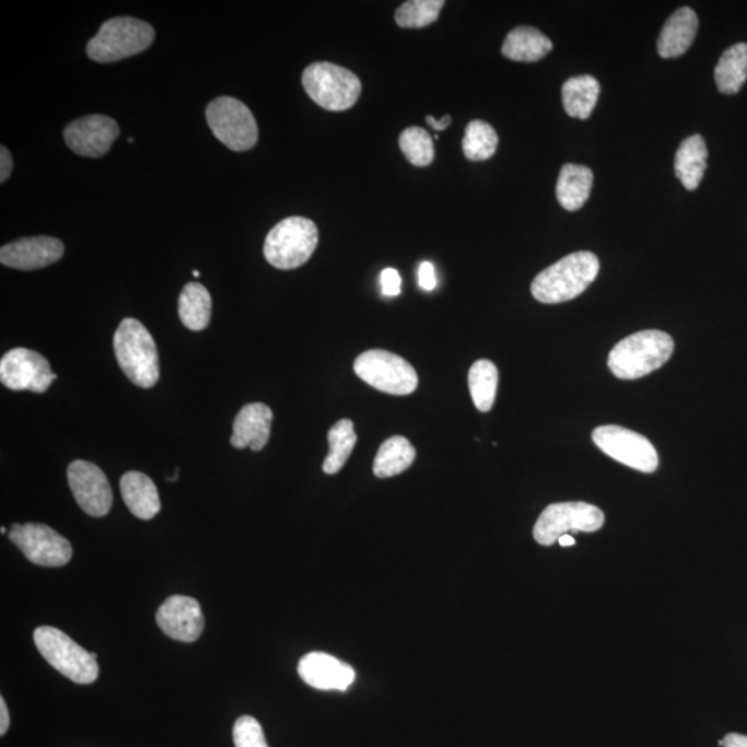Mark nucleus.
Masks as SVG:
<instances>
[{"label":"nucleus","mask_w":747,"mask_h":747,"mask_svg":"<svg viewBox=\"0 0 747 747\" xmlns=\"http://www.w3.org/2000/svg\"><path fill=\"white\" fill-rule=\"evenodd\" d=\"M674 352V339L660 330L635 332L610 350L608 365L615 377L639 380L660 370Z\"/></svg>","instance_id":"2"},{"label":"nucleus","mask_w":747,"mask_h":747,"mask_svg":"<svg viewBox=\"0 0 747 747\" xmlns=\"http://www.w3.org/2000/svg\"><path fill=\"white\" fill-rule=\"evenodd\" d=\"M443 0H412L396 10L395 20L401 28H424L435 23L441 14Z\"/></svg>","instance_id":"32"},{"label":"nucleus","mask_w":747,"mask_h":747,"mask_svg":"<svg viewBox=\"0 0 747 747\" xmlns=\"http://www.w3.org/2000/svg\"><path fill=\"white\" fill-rule=\"evenodd\" d=\"M119 136L117 121L107 115L93 114L68 124L65 140L75 154L101 159L112 149Z\"/></svg>","instance_id":"15"},{"label":"nucleus","mask_w":747,"mask_h":747,"mask_svg":"<svg viewBox=\"0 0 747 747\" xmlns=\"http://www.w3.org/2000/svg\"><path fill=\"white\" fill-rule=\"evenodd\" d=\"M594 175L588 166L567 164L559 172L557 198L567 211H577L592 195Z\"/></svg>","instance_id":"23"},{"label":"nucleus","mask_w":747,"mask_h":747,"mask_svg":"<svg viewBox=\"0 0 747 747\" xmlns=\"http://www.w3.org/2000/svg\"><path fill=\"white\" fill-rule=\"evenodd\" d=\"M418 284L425 291H433L436 289L437 281L435 269H433L431 262H422L420 265V269H418Z\"/></svg>","instance_id":"36"},{"label":"nucleus","mask_w":747,"mask_h":747,"mask_svg":"<svg viewBox=\"0 0 747 747\" xmlns=\"http://www.w3.org/2000/svg\"><path fill=\"white\" fill-rule=\"evenodd\" d=\"M297 673L307 686L320 691H347L357 678V673L347 663L323 652L303 656Z\"/></svg>","instance_id":"18"},{"label":"nucleus","mask_w":747,"mask_h":747,"mask_svg":"<svg viewBox=\"0 0 747 747\" xmlns=\"http://www.w3.org/2000/svg\"><path fill=\"white\" fill-rule=\"evenodd\" d=\"M9 727H10V715H9L7 702H4L3 698H0V735L3 736L4 734H7Z\"/></svg>","instance_id":"39"},{"label":"nucleus","mask_w":747,"mask_h":747,"mask_svg":"<svg viewBox=\"0 0 747 747\" xmlns=\"http://www.w3.org/2000/svg\"><path fill=\"white\" fill-rule=\"evenodd\" d=\"M721 747H747V736L742 734H728L719 742Z\"/></svg>","instance_id":"38"},{"label":"nucleus","mask_w":747,"mask_h":747,"mask_svg":"<svg viewBox=\"0 0 747 747\" xmlns=\"http://www.w3.org/2000/svg\"><path fill=\"white\" fill-rule=\"evenodd\" d=\"M558 542L562 547H571V546L576 545V541H574V539L571 535H563V536L559 537Z\"/></svg>","instance_id":"41"},{"label":"nucleus","mask_w":747,"mask_h":747,"mask_svg":"<svg viewBox=\"0 0 747 747\" xmlns=\"http://www.w3.org/2000/svg\"><path fill=\"white\" fill-rule=\"evenodd\" d=\"M233 739L236 747H269L262 727L250 715H243L236 721Z\"/></svg>","instance_id":"34"},{"label":"nucleus","mask_w":747,"mask_h":747,"mask_svg":"<svg viewBox=\"0 0 747 747\" xmlns=\"http://www.w3.org/2000/svg\"><path fill=\"white\" fill-rule=\"evenodd\" d=\"M552 50V42L541 31L533 27H518L511 31L504 40L503 55L506 59L521 62H535Z\"/></svg>","instance_id":"24"},{"label":"nucleus","mask_w":747,"mask_h":747,"mask_svg":"<svg viewBox=\"0 0 747 747\" xmlns=\"http://www.w3.org/2000/svg\"><path fill=\"white\" fill-rule=\"evenodd\" d=\"M68 483L72 494L87 515L102 518L112 510L113 490L106 474L97 465L77 459L68 467Z\"/></svg>","instance_id":"14"},{"label":"nucleus","mask_w":747,"mask_h":747,"mask_svg":"<svg viewBox=\"0 0 747 747\" xmlns=\"http://www.w3.org/2000/svg\"><path fill=\"white\" fill-rule=\"evenodd\" d=\"M499 370L490 360H478L468 373V386L475 407L479 411L492 410L498 394Z\"/></svg>","instance_id":"29"},{"label":"nucleus","mask_w":747,"mask_h":747,"mask_svg":"<svg viewBox=\"0 0 747 747\" xmlns=\"http://www.w3.org/2000/svg\"><path fill=\"white\" fill-rule=\"evenodd\" d=\"M9 539L35 565L65 567L72 558L70 541L46 525H13L9 532Z\"/></svg>","instance_id":"12"},{"label":"nucleus","mask_w":747,"mask_h":747,"mask_svg":"<svg viewBox=\"0 0 747 747\" xmlns=\"http://www.w3.org/2000/svg\"><path fill=\"white\" fill-rule=\"evenodd\" d=\"M599 92V82L594 77H573L562 86L563 108L569 117L587 119L597 106Z\"/></svg>","instance_id":"25"},{"label":"nucleus","mask_w":747,"mask_h":747,"mask_svg":"<svg viewBox=\"0 0 747 747\" xmlns=\"http://www.w3.org/2000/svg\"><path fill=\"white\" fill-rule=\"evenodd\" d=\"M0 533H2V535H4V533H7V529H4V527H2V529H0Z\"/></svg>","instance_id":"43"},{"label":"nucleus","mask_w":747,"mask_h":747,"mask_svg":"<svg viewBox=\"0 0 747 747\" xmlns=\"http://www.w3.org/2000/svg\"><path fill=\"white\" fill-rule=\"evenodd\" d=\"M327 437L330 454L324 459L323 471L327 475H334L341 471L354 446H357L358 436L354 433L353 422L350 420L338 421L328 432Z\"/></svg>","instance_id":"30"},{"label":"nucleus","mask_w":747,"mask_h":747,"mask_svg":"<svg viewBox=\"0 0 747 747\" xmlns=\"http://www.w3.org/2000/svg\"><path fill=\"white\" fill-rule=\"evenodd\" d=\"M273 411L264 404H250L240 410L233 424L230 443L233 447L260 452L268 445Z\"/></svg>","instance_id":"19"},{"label":"nucleus","mask_w":747,"mask_h":747,"mask_svg":"<svg viewBox=\"0 0 747 747\" xmlns=\"http://www.w3.org/2000/svg\"><path fill=\"white\" fill-rule=\"evenodd\" d=\"M55 380L48 360L35 350L15 348L0 360V381L9 389L44 394Z\"/></svg>","instance_id":"13"},{"label":"nucleus","mask_w":747,"mask_h":747,"mask_svg":"<svg viewBox=\"0 0 747 747\" xmlns=\"http://www.w3.org/2000/svg\"><path fill=\"white\" fill-rule=\"evenodd\" d=\"M417 452L404 436H392L381 445L374 462L375 477L384 479L396 477L415 463Z\"/></svg>","instance_id":"26"},{"label":"nucleus","mask_w":747,"mask_h":747,"mask_svg":"<svg viewBox=\"0 0 747 747\" xmlns=\"http://www.w3.org/2000/svg\"><path fill=\"white\" fill-rule=\"evenodd\" d=\"M595 446L606 456L635 471L652 474L660 465L656 448L645 436L619 425L598 427L593 432Z\"/></svg>","instance_id":"11"},{"label":"nucleus","mask_w":747,"mask_h":747,"mask_svg":"<svg viewBox=\"0 0 747 747\" xmlns=\"http://www.w3.org/2000/svg\"><path fill=\"white\" fill-rule=\"evenodd\" d=\"M212 300L200 283H189L179 297V316L183 326L191 331H202L211 320Z\"/></svg>","instance_id":"27"},{"label":"nucleus","mask_w":747,"mask_h":747,"mask_svg":"<svg viewBox=\"0 0 747 747\" xmlns=\"http://www.w3.org/2000/svg\"><path fill=\"white\" fill-rule=\"evenodd\" d=\"M353 369L360 380L384 394L411 395L418 386L415 367L388 350H367L354 360Z\"/></svg>","instance_id":"8"},{"label":"nucleus","mask_w":747,"mask_h":747,"mask_svg":"<svg viewBox=\"0 0 747 747\" xmlns=\"http://www.w3.org/2000/svg\"><path fill=\"white\" fill-rule=\"evenodd\" d=\"M699 20L692 9L681 8L670 15L657 39V54L663 59L680 57L691 48L698 34Z\"/></svg>","instance_id":"20"},{"label":"nucleus","mask_w":747,"mask_h":747,"mask_svg":"<svg viewBox=\"0 0 747 747\" xmlns=\"http://www.w3.org/2000/svg\"><path fill=\"white\" fill-rule=\"evenodd\" d=\"M499 136L492 125L475 119L465 128L463 150L469 161L492 159L498 151Z\"/></svg>","instance_id":"31"},{"label":"nucleus","mask_w":747,"mask_h":747,"mask_svg":"<svg viewBox=\"0 0 747 747\" xmlns=\"http://www.w3.org/2000/svg\"><path fill=\"white\" fill-rule=\"evenodd\" d=\"M709 151L700 135L689 136L677 150L674 172L687 190H697L708 168Z\"/></svg>","instance_id":"22"},{"label":"nucleus","mask_w":747,"mask_h":747,"mask_svg":"<svg viewBox=\"0 0 747 747\" xmlns=\"http://www.w3.org/2000/svg\"><path fill=\"white\" fill-rule=\"evenodd\" d=\"M604 512L583 501L551 504L537 520L533 537L539 545L548 547L569 533L597 532L604 526Z\"/></svg>","instance_id":"10"},{"label":"nucleus","mask_w":747,"mask_h":747,"mask_svg":"<svg viewBox=\"0 0 747 747\" xmlns=\"http://www.w3.org/2000/svg\"><path fill=\"white\" fill-rule=\"evenodd\" d=\"M427 124L430 125L432 129L445 130L446 128H448V125L452 124V117L451 115H445V117H443L442 119H435L432 117V115H428Z\"/></svg>","instance_id":"40"},{"label":"nucleus","mask_w":747,"mask_h":747,"mask_svg":"<svg viewBox=\"0 0 747 747\" xmlns=\"http://www.w3.org/2000/svg\"><path fill=\"white\" fill-rule=\"evenodd\" d=\"M317 244L318 230L315 222L302 217H291L270 230L264 245V255L277 269H296L311 259Z\"/></svg>","instance_id":"5"},{"label":"nucleus","mask_w":747,"mask_h":747,"mask_svg":"<svg viewBox=\"0 0 747 747\" xmlns=\"http://www.w3.org/2000/svg\"><path fill=\"white\" fill-rule=\"evenodd\" d=\"M206 117L212 133L229 150L247 151L258 142V124L254 114L237 98H215L209 103Z\"/></svg>","instance_id":"9"},{"label":"nucleus","mask_w":747,"mask_h":747,"mask_svg":"<svg viewBox=\"0 0 747 747\" xmlns=\"http://www.w3.org/2000/svg\"><path fill=\"white\" fill-rule=\"evenodd\" d=\"M156 625L172 640L195 642L202 634L206 618L197 599L186 595H172L160 606Z\"/></svg>","instance_id":"16"},{"label":"nucleus","mask_w":747,"mask_h":747,"mask_svg":"<svg viewBox=\"0 0 747 747\" xmlns=\"http://www.w3.org/2000/svg\"><path fill=\"white\" fill-rule=\"evenodd\" d=\"M400 150L416 166H428L435 159L431 135L420 127L407 128L399 138Z\"/></svg>","instance_id":"33"},{"label":"nucleus","mask_w":747,"mask_h":747,"mask_svg":"<svg viewBox=\"0 0 747 747\" xmlns=\"http://www.w3.org/2000/svg\"><path fill=\"white\" fill-rule=\"evenodd\" d=\"M34 641L46 662L71 681L87 686L97 680L98 665L95 657L61 630L50 626L38 627Z\"/></svg>","instance_id":"7"},{"label":"nucleus","mask_w":747,"mask_h":747,"mask_svg":"<svg viewBox=\"0 0 747 747\" xmlns=\"http://www.w3.org/2000/svg\"><path fill=\"white\" fill-rule=\"evenodd\" d=\"M192 275H195V277H200V271L195 270V271H192Z\"/></svg>","instance_id":"42"},{"label":"nucleus","mask_w":747,"mask_h":747,"mask_svg":"<svg viewBox=\"0 0 747 747\" xmlns=\"http://www.w3.org/2000/svg\"><path fill=\"white\" fill-rule=\"evenodd\" d=\"M599 273L597 255L580 250L565 256L536 276L532 294L541 303H562L582 295Z\"/></svg>","instance_id":"1"},{"label":"nucleus","mask_w":747,"mask_h":747,"mask_svg":"<svg viewBox=\"0 0 747 747\" xmlns=\"http://www.w3.org/2000/svg\"><path fill=\"white\" fill-rule=\"evenodd\" d=\"M122 499L136 518L153 520L161 511V500L156 486L148 475L130 471L121 478Z\"/></svg>","instance_id":"21"},{"label":"nucleus","mask_w":747,"mask_h":747,"mask_svg":"<svg viewBox=\"0 0 747 747\" xmlns=\"http://www.w3.org/2000/svg\"><path fill=\"white\" fill-rule=\"evenodd\" d=\"M114 352L124 374L140 388H153L160 378V357L148 328L125 318L114 336Z\"/></svg>","instance_id":"3"},{"label":"nucleus","mask_w":747,"mask_h":747,"mask_svg":"<svg viewBox=\"0 0 747 747\" xmlns=\"http://www.w3.org/2000/svg\"><path fill=\"white\" fill-rule=\"evenodd\" d=\"M155 31L145 21L133 17H115L106 21L86 46L89 59L96 62H115L150 48Z\"/></svg>","instance_id":"4"},{"label":"nucleus","mask_w":747,"mask_h":747,"mask_svg":"<svg viewBox=\"0 0 747 747\" xmlns=\"http://www.w3.org/2000/svg\"><path fill=\"white\" fill-rule=\"evenodd\" d=\"M62 255L65 244L59 238L27 237L3 245L0 249V262L17 270H36L56 264Z\"/></svg>","instance_id":"17"},{"label":"nucleus","mask_w":747,"mask_h":747,"mask_svg":"<svg viewBox=\"0 0 747 747\" xmlns=\"http://www.w3.org/2000/svg\"><path fill=\"white\" fill-rule=\"evenodd\" d=\"M381 289L386 296H398L401 291V279L396 269H385L381 273Z\"/></svg>","instance_id":"35"},{"label":"nucleus","mask_w":747,"mask_h":747,"mask_svg":"<svg viewBox=\"0 0 747 747\" xmlns=\"http://www.w3.org/2000/svg\"><path fill=\"white\" fill-rule=\"evenodd\" d=\"M0 182H7L10 174L13 171V156L9 153V150L2 145L0 149Z\"/></svg>","instance_id":"37"},{"label":"nucleus","mask_w":747,"mask_h":747,"mask_svg":"<svg viewBox=\"0 0 747 747\" xmlns=\"http://www.w3.org/2000/svg\"><path fill=\"white\" fill-rule=\"evenodd\" d=\"M715 85L724 95H735L747 80V45H734L721 56L714 70Z\"/></svg>","instance_id":"28"},{"label":"nucleus","mask_w":747,"mask_h":747,"mask_svg":"<svg viewBox=\"0 0 747 747\" xmlns=\"http://www.w3.org/2000/svg\"><path fill=\"white\" fill-rule=\"evenodd\" d=\"M302 85L313 102L328 112L352 108L362 95V82L347 68L315 62L303 71Z\"/></svg>","instance_id":"6"}]
</instances>
